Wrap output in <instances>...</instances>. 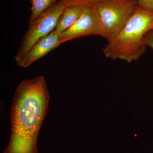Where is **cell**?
<instances>
[{"label": "cell", "instance_id": "obj_1", "mask_svg": "<svg viewBox=\"0 0 153 153\" xmlns=\"http://www.w3.org/2000/svg\"><path fill=\"white\" fill-rule=\"evenodd\" d=\"M49 99L44 76L21 82L12 103L10 138L3 153H38V134L47 115Z\"/></svg>", "mask_w": 153, "mask_h": 153}, {"label": "cell", "instance_id": "obj_2", "mask_svg": "<svg viewBox=\"0 0 153 153\" xmlns=\"http://www.w3.org/2000/svg\"><path fill=\"white\" fill-rule=\"evenodd\" d=\"M152 30L153 11L146 10L137 7L117 36L108 42L102 50L104 56L128 63L137 61L146 52L147 47L144 42V37Z\"/></svg>", "mask_w": 153, "mask_h": 153}, {"label": "cell", "instance_id": "obj_3", "mask_svg": "<svg viewBox=\"0 0 153 153\" xmlns=\"http://www.w3.org/2000/svg\"><path fill=\"white\" fill-rule=\"evenodd\" d=\"M137 0H104L95 7L100 36L108 42L113 39L137 8Z\"/></svg>", "mask_w": 153, "mask_h": 153}, {"label": "cell", "instance_id": "obj_4", "mask_svg": "<svg viewBox=\"0 0 153 153\" xmlns=\"http://www.w3.org/2000/svg\"><path fill=\"white\" fill-rule=\"evenodd\" d=\"M66 6L58 1L42 13L31 24L23 38L15 57L16 62L26 55L39 39L49 35L56 29L58 20Z\"/></svg>", "mask_w": 153, "mask_h": 153}, {"label": "cell", "instance_id": "obj_5", "mask_svg": "<svg viewBox=\"0 0 153 153\" xmlns=\"http://www.w3.org/2000/svg\"><path fill=\"white\" fill-rule=\"evenodd\" d=\"M90 36H100L98 17L95 7H86L81 16L70 28L60 34V44Z\"/></svg>", "mask_w": 153, "mask_h": 153}, {"label": "cell", "instance_id": "obj_6", "mask_svg": "<svg viewBox=\"0 0 153 153\" xmlns=\"http://www.w3.org/2000/svg\"><path fill=\"white\" fill-rule=\"evenodd\" d=\"M60 45V34L55 29L49 35L37 41L26 55L17 61V65L22 68H27Z\"/></svg>", "mask_w": 153, "mask_h": 153}, {"label": "cell", "instance_id": "obj_7", "mask_svg": "<svg viewBox=\"0 0 153 153\" xmlns=\"http://www.w3.org/2000/svg\"><path fill=\"white\" fill-rule=\"evenodd\" d=\"M85 7L80 5L66 7L59 18L55 30L60 34L70 28L79 19Z\"/></svg>", "mask_w": 153, "mask_h": 153}, {"label": "cell", "instance_id": "obj_8", "mask_svg": "<svg viewBox=\"0 0 153 153\" xmlns=\"http://www.w3.org/2000/svg\"><path fill=\"white\" fill-rule=\"evenodd\" d=\"M30 1L32 6V12L29 20V25H31L44 11L59 0H30Z\"/></svg>", "mask_w": 153, "mask_h": 153}, {"label": "cell", "instance_id": "obj_9", "mask_svg": "<svg viewBox=\"0 0 153 153\" xmlns=\"http://www.w3.org/2000/svg\"><path fill=\"white\" fill-rule=\"evenodd\" d=\"M104 0H59L66 7L71 5H80L83 7H96Z\"/></svg>", "mask_w": 153, "mask_h": 153}, {"label": "cell", "instance_id": "obj_10", "mask_svg": "<svg viewBox=\"0 0 153 153\" xmlns=\"http://www.w3.org/2000/svg\"><path fill=\"white\" fill-rule=\"evenodd\" d=\"M138 7L147 11H153V0H137Z\"/></svg>", "mask_w": 153, "mask_h": 153}, {"label": "cell", "instance_id": "obj_11", "mask_svg": "<svg viewBox=\"0 0 153 153\" xmlns=\"http://www.w3.org/2000/svg\"><path fill=\"white\" fill-rule=\"evenodd\" d=\"M143 41L147 47L153 49V30H149L145 34Z\"/></svg>", "mask_w": 153, "mask_h": 153}]
</instances>
